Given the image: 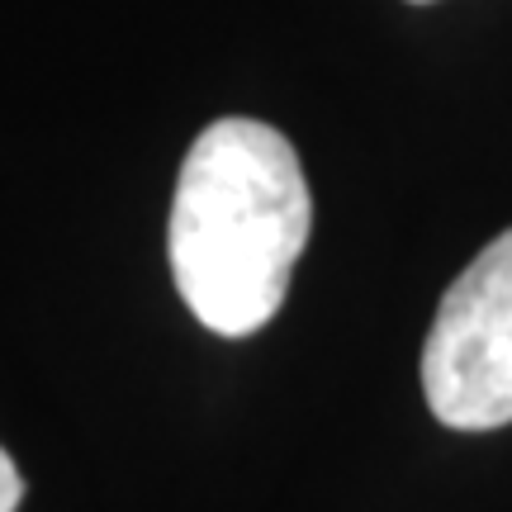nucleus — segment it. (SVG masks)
Wrapping results in <instances>:
<instances>
[{"label": "nucleus", "instance_id": "obj_1", "mask_svg": "<svg viewBox=\"0 0 512 512\" xmlns=\"http://www.w3.org/2000/svg\"><path fill=\"white\" fill-rule=\"evenodd\" d=\"M313 200L299 152L261 119H219L190 143L166 223L185 309L219 337L266 328L309 242Z\"/></svg>", "mask_w": 512, "mask_h": 512}, {"label": "nucleus", "instance_id": "obj_3", "mask_svg": "<svg viewBox=\"0 0 512 512\" xmlns=\"http://www.w3.org/2000/svg\"><path fill=\"white\" fill-rule=\"evenodd\" d=\"M19 498H24V479H19L15 460L0 451V512H15Z\"/></svg>", "mask_w": 512, "mask_h": 512}, {"label": "nucleus", "instance_id": "obj_2", "mask_svg": "<svg viewBox=\"0 0 512 512\" xmlns=\"http://www.w3.org/2000/svg\"><path fill=\"white\" fill-rule=\"evenodd\" d=\"M422 394L456 432L512 422V228L441 294L422 347Z\"/></svg>", "mask_w": 512, "mask_h": 512}, {"label": "nucleus", "instance_id": "obj_4", "mask_svg": "<svg viewBox=\"0 0 512 512\" xmlns=\"http://www.w3.org/2000/svg\"><path fill=\"white\" fill-rule=\"evenodd\" d=\"M413 5H432V0H413Z\"/></svg>", "mask_w": 512, "mask_h": 512}]
</instances>
